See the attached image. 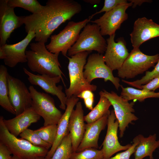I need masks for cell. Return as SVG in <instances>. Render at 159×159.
Returning <instances> with one entry per match:
<instances>
[{
	"instance_id": "obj_1",
	"label": "cell",
	"mask_w": 159,
	"mask_h": 159,
	"mask_svg": "<svg viewBox=\"0 0 159 159\" xmlns=\"http://www.w3.org/2000/svg\"><path fill=\"white\" fill-rule=\"evenodd\" d=\"M81 4L73 0H48L39 11L22 16L26 32H34L37 42L45 43L54 31L82 11Z\"/></svg>"
},
{
	"instance_id": "obj_2",
	"label": "cell",
	"mask_w": 159,
	"mask_h": 159,
	"mask_svg": "<svg viewBox=\"0 0 159 159\" xmlns=\"http://www.w3.org/2000/svg\"><path fill=\"white\" fill-rule=\"evenodd\" d=\"M45 43L37 42L30 44V50L26 51L28 67L31 71L40 74H46L51 77L59 76L64 86L58 60L59 54H53L46 48Z\"/></svg>"
},
{
	"instance_id": "obj_3",
	"label": "cell",
	"mask_w": 159,
	"mask_h": 159,
	"mask_svg": "<svg viewBox=\"0 0 159 159\" xmlns=\"http://www.w3.org/2000/svg\"><path fill=\"white\" fill-rule=\"evenodd\" d=\"M4 118L0 116V142L8 147L13 155L20 159H36L46 157L49 150L34 146L28 141L11 134L4 123Z\"/></svg>"
},
{
	"instance_id": "obj_4",
	"label": "cell",
	"mask_w": 159,
	"mask_h": 159,
	"mask_svg": "<svg viewBox=\"0 0 159 159\" xmlns=\"http://www.w3.org/2000/svg\"><path fill=\"white\" fill-rule=\"evenodd\" d=\"M91 52L84 51L75 55L67 57L69 61L68 66L70 85L66 89L65 94L67 98L77 96L82 91L88 90L95 91L97 86L88 82L85 79L83 69L86 63L87 58Z\"/></svg>"
},
{
	"instance_id": "obj_5",
	"label": "cell",
	"mask_w": 159,
	"mask_h": 159,
	"mask_svg": "<svg viewBox=\"0 0 159 159\" xmlns=\"http://www.w3.org/2000/svg\"><path fill=\"white\" fill-rule=\"evenodd\" d=\"M90 21L88 18L78 22H69L58 34L51 36L50 42L46 45V48L53 54H59L61 52L67 57L68 50L77 40L81 30Z\"/></svg>"
},
{
	"instance_id": "obj_6",
	"label": "cell",
	"mask_w": 159,
	"mask_h": 159,
	"mask_svg": "<svg viewBox=\"0 0 159 159\" xmlns=\"http://www.w3.org/2000/svg\"><path fill=\"white\" fill-rule=\"evenodd\" d=\"M107 46V42L102 35L99 26L94 23L87 24L77 41L68 50L67 54L71 56L81 52L93 50L102 54Z\"/></svg>"
},
{
	"instance_id": "obj_7",
	"label": "cell",
	"mask_w": 159,
	"mask_h": 159,
	"mask_svg": "<svg viewBox=\"0 0 159 159\" xmlns=\"http://www.w3.org/2000/svg\"><path fill=\"white\" fill-rule=\"evenodd\" d=\"M159 59V54L147 55L138 48H133L121 67L118 76L122 79H131L148 71L153 67Z\"/></svg>"
},
{
	"instance_id": "obj_8",
	"label": "cell",
	"mask_w": 159,
	"mask_h": 159,
	"mask_svg": "<svg viewBox=\"0 0 159 159\" xmlns=\"http://www.w3.org/2000/svg\"><path fill=\"white\" fill-rule=\"evenodd\" d=\"M28 89L32 100L31 107L43 118L44 126L57 125L62 114L56 107L53 98L47 93L38 91L33 86Z\"/></svg>"
},
{
	"instance_id": "obj_9",
	"label": "cell",
	"mask_w": 159,
	"mask_h": 159,
	"mask_svg": "<svg viewBox=\"0 0 159 159\" xmlns=\"http://www.w3.org/2000/svg\"><path fill=\"white\" fill-rule=\"evenodd\" d=\"M99 94L106 97L112 106L116 118L119 123V136L122 138L129 124L138 119L133 113L135 112L133 108L134 102H129L112 91L109 92L103 90L99 92Z\"/></svg>"
},
{
	"instance_id": "obj_10",
	"label": "cell",
	"mask_w": 159,
	"mask_h": 159,
	"mask_svg": "<svg viewBox=\"0 0 159 159\" xmlns=\"http://www.w3.org/2000/svg\"><path fill=\"white\" fill-rule=\"evenodd\" d=\"M84 69V77L89 83L95 79L102 78L105 82H111L117 90L120 87V79L114 76L113 71L105 64L102 54L97 53L90 55Z\"/></svg>"
},
{
	"instance_id": "obj_11",
	"label": "cell",
	"mask_w": 159,
	"mask_h": 159,
	"mask_svg": "<svg viewBox=\"0 0 159 159\" xmlns=\"http://www.w3.org/2000/svg\"><path fill=\"white\" fill-rule=\"evenodd\" d=\"M8 96L15 115L31 108L32 100L31 93L25 84L8 74L7 76Z\"/></svg>"
},
{
	"instance_id": "obj_12",
	"label": "cell",
	"mask_w": 159,
	"mask_h": 159,
	"mask_svg": "<svg viewBox=\"0 0 159 159\" xmlns=\"http://www.w3.org/2000/svg\"><path fill=\"white\" fill-rule=\"evenodd\" d=\"M132 4L130 2L120 4L111 10L105 12L99 18L90 22L97 24L100 28L102 35L110 36L115 34L121 24L128 18L126 11Z\"/></svg>"
},
{
	"instance_id": "obj_13",
	"label": "cell",
	"mask_w": 159,
	"mask_h": 159,
	"mask_svg": "<svg viewBox=\"0 0 159 159\" xmlns=\"http://www.w3.org/2000/svg\"><path fill=\"white\" fill-rule=\"evenodd\" d=\"M23 70L28 76V80L32 85L38 86L47 94L56 96L60 101L59 107L63 110H65L67 98L62 91V86L56 85L61 80L60 77H52L46 74H35L24 67Z\"/></svg>"
},
{
	"instance_id": "obj_14",
	"label": "cell",
	"mask_w": 159,
	"mask_h": 159,
	"mask_svg": "<svg viewBox=\"0 0 159 159\" xmlns=\"http://www.w3.org/2000/svg\"><path fill=\"white\" fill-rule=\"evenodd\" d=\"M35 33L31 31L21 41L17 43L5 44L0 46V59H3L5 64L11 68L19 63L27 62L26 49L31 40L35 37Z\"/></svg>"
},
{
	"instance_id": "obj_15",
	"label": "cell",
	"mask_w": 159,
	"mask_h": 159,
	"mask_svg": "<svg viewBox=\"0 0 159 159\" xmlns=\"http://www.w3.org/2000/svg\"><path fill=\"white\" fill-rule=\"evenodd\" d=\"M115 37L114 34L107 39V46L103 55L105 64L112 71L120 68L129 54L124 38L120 37L116 42Z\"/></svg>"
},
{
	"instance_id": "obj_16",
	"label": "cell",
	"mask_w": 159,
	"mask_h": 159,
	"mask_svg": "<svg viewBox=\"0 0 159 159\" xmlns=\"http://www.w3.org/2000/svg\"><path fill=\"white\" fill-rule=\"evenodd\" d=\"M7 1H0V46L6 44L12 32L23 24L22 16H16Z\"/></svg>"
},
{
	"instance_id": "obj_17",
	"label": "cell",
	"mask_w": 159,
	"mask_h": 159,
	"mask_svg": "<svg viewBox=\"0 0 159 159\" xmlns=\"http://www.w3.org/2000/svg\"><path fill=\"white\" fill-rule=\"evenodd\" d=\"M107 130L104 140L102 143V150L104 159H108L119 151L127 150L132 145L128 144L121 145L119 142L117 136L119 123L113 110L109 115L107 122Z\"/></svg>"
},
{
	"instance_id": "obj_18",
	"label": "cell",
	"mask_w": 159,
	"mask_h": 159,
	"mask_svg": "<svg viewBox=\"0 0 159 159\" xmlns=\"http://www.w3.org/2000/svg\"><path fill=\"white\" fill-rule=\"evenodd\" d=\"M130 35L133 48H139L145 42L159 37V24L145 17L138 18Z\"/></svg>"
},
{
	"instance_id": "obj_19",
	"label": "cell",
	"mask_w": 159,
	"mask_h": 159,
	"mask_svg": "<svg viewBox=\"0 0 159 159\" xmlns=\"http://www.w3.org/2000/svg\"><path fill=\"white\" fill-rule=\"evenodd\" d=\"M84 111L82 103L78 102L71 114L68 130L71 136L73 153L75 152L83 137L85 130Z\"/></svg>"
},
{
	"instance_id": "obj_20",
	"label": "cell",
	"mask_w": 159,
	"mask_h": 159,
	"mask_svg": "<svg viewBox=\"0 0 159 159\" xmlns=\"http://www.w3.org/2000/svg\"><path fill=\"white\" fill-rule=\"evenodd\" d=\"M110 111L97 121L85 125V130L83 139L76 152L86 149L98 148V140L101 131L107 124L108 117Z\"/></svg>"
},
{
	"instance_id": "obj_21",
	"label": "cell",
	"mask_w": 159,
	"mask_h": 159,
	"mask_svg": "<svg viewBox=\"0 0 159 159\" xmlns=\"http://www.w3.org/2000/svg\"><path fill=\"white\" fill-rule=\"evenodd\" d=\"M40 117L31 107L13 118H4L3 121L9 132L17 137L32 124L37 122Z\"/></svg>"
},
{
	"instance_id": "obj_22",
	"label": "cell",
	"mask_w": 159,
	"mask_h": 159,
	"mask_svg": "<svg viewBox=\"0 0 159 159\" xmlns=\"http://www.w3.org/2000/svg\"><path fill=\"white\" fill-rule=\"evenodd\" d=\"M79 100V98L74 95L67 98L65 112L57 124V130L55 140L45 157V159H50L51 158L63 139L69 132L68 125L70 117Z\"/></svg>"
},
{
	"instance_id": "obj_23",
	"label": "cell",
	"mask_w": 159,
	"mask_h": 159,
	"mask_svg": "<svg viewBox=\"0 0 159 159\" xmlns=\"http://www.w3.org/2000/svg\"><path fill=\"white\" fill-rule=\"evenodd\" d=\"M138 135L139 142L135 148L134 159H143L147 156L153 159V153L159 147V140H156V134L146 138L141 134Z\"/></svg>"
},
{
	"instance_id": "obj_24",
	"label": "cell",
	"mask_w": 159,
	"mask_h": 159,
	"mask_svg": "<svg viewBox=\"0 0 159 159\" xmlns=\"http://www.w3.org/2000/svg\"><path fill=\"white\" fill-rule=\"evenodd\" d=\"M9 73L4 65L0 66V105L9 112L15 115L14 110L11 105L8 96L7 76Z\"/></svg>"
},
{
	"instance_id": "obj_25",
	"label": "cell",
	"mask_w": 159,
	"mask_h": 159,
	"mask_svg": "<svg viewBox=\"0 0 159 159\" xmlns=\"http://www.w3.org/2000/svg\"><path fill=\"white\" fill-rule=\"evenodd\" d=\"M120 87L122 89L120 96L128 101L136 100L142 102L148 98H159V92L148 91L130 87H124L121 85Z\"/></svg>"
},
{
	"instance_id": "obj_26",
	"label": "cell",
	"mask_w": 159,
	"mask_h": 159,
	"mask_svg": "<svg viewBox=\"0 0 159 159\" xmlns=\"http://www.w3.org/2000/svg\"><path fill=\"white\" fill-rule=\"evenodd\" d=\"M100 95V100L97 104L89 113L84 116V120L87 123L97 121L110 111L109 108L112 105L110 102L105 97Z\"/></svg>"
},
{
	"instance_id": "obj_27",
	"label": "cell",
	"mask_w": 159,
	"mask_h": 159,
	"mask_svg": "<svg viewBox=\"0 0 159 159\" xmlns=\"http://www.w3.org/2000/svg\"><path fill=\"white\" fill-rule=\"evenodd\" d=\"M73 153L71 136L69 132L63 139L50 159H70Z\"/></svg>"
},
{
	"instance_id": "obj_28",
	"label": "cell",
	"mask_w": 159,
	"mask_h": 159,
	"mask_svg": "<svg viewBox=\"0 0 159 159\" xmlns=\"http://www.w3.org/2000/svg\"><path fill=\"white\" fill-rule=\"evenodd\" d=\"M7 4L11 7L22 8L35 14L39 11L44 7L37 0H7Z\"/></svg>"
},
{
	"instance_id": "obj_29",
	"label": "cell",
	"mask_w": 159,
	"mask_h": 159,
	"mask_svg": "<svg viewBox=\"0 0 159 159\" xmlns=\"http://www.w3.org/2000/svg\"><path fill=\"white\" fill-rule=\"evenodd\" d=\"M34 130L43 140L52 147L57 136V125L51 124L44 126Z\"/></svg>"
},
{
	"instance_id": "obj_30",
	"label": "cell",
	"mask_w": 159,
	"mask_h": 159,
	"mask_svg": "<svg viewBox=\"0 0 159 159\" xmlns=\"http://www.w3.org/2000/svg\"><path fill=\"white\" fill-rule=\"evenodd\" d=\"M21 138L25 139L34 146L42 147L48 150L52 146L43 140L34 130L27 128L19 135Z\"/></svg>"
},
{
	"instance_id": "obj_31",
	"label": "cell",
	"mask_w": 159,
	"mask_h": 159,
	"mask_svg": "<svg viewBox=\"0 0 159 159\" xmlns=\"http://www.w3.org/2000/svg\"><path fill=\"white\" fill-rule=\"evenodd\" d=\"M157 63L152 70L146 71L145 75L140 79L132 82L122 80V82L137 88L141 85L147 84L154 78L159 76V59Z\"/></svg>"
},
{
	"instance_id": "obj_32",
	"label": "cell",
	"mask_w": 159,
	"mask_h": 159,
	"mask_svg": "<svg viewBox=\"0 0 159 159\" xmlns=\"http://www.w3.org/2000/svg\"><path fill=\"white\" fill-rule=\"evenodd\" d=\"M70 159H104V157L101 149L91 148L73 153Z\"/></svg>"
},
{
	"instance_id": "obj_33",
	"label": "cell",
	"mask_w": 159,
	"mask_h": 159,
	"mask_svg": "<svg viewBox=\"0 0 159 159\" xmlns=\"http://www.w3.org/2000/svg\"><path fill=\"white\" fill-rule=\"evenodd\" d=\"M126 0H105L104 5L102 9L99 11L96 12L90 16L89 18L91 20L95 15L102 12H108L118 5L123 3H127Z\"/></svg>"
},
{
	"instance_id": "obj_34",
	"label": "cell",
	"mask_w": 159,
	"mask_h": 159,
	"mask_svg": "<svg viewBox=\"0 0 159 159\" xmlns=\"http://www.w3.org/2000/svg\"><path fill=\"white\" fill-rule=\"evenodd\" d=\"M138 142L139 138L137 135L133 140V144L127 150L108 159H130L131 155L135 152V147Z\"/></svg>"
},
{
	"instance_id": "obj_35",
	"label": "cell",
	"mask_w": 159,
	"mask_h": 159,
	"mask_svg": "<svg viewBox=\"0 0 159 159\" xmlns=\"http://www.w3.org/2000/svg\"><path fill=\"white\" fill-rule=\"evenodd\" d=\"M77 97L83 100L87 108L91 110H92L93 108L94 94L92 91L88 90H84L79 94Z\"/></svg>"
},
{
	"instance_id": "obj_36",
	"label": "cell",
	"mask_w": 159,
	"mask_h": 159,
	"mask_svg": "<svg viewBox=\"0 0 159 159\" xmlns=\"http://www.w3.org/2000/svg\"><path fill=\"white\" fill-rule=\"evenodd\" d=\"M159 88V76L154 78L147 84L140 86L137 88L148 91L154 92Z\"/></svg>"
},
{
	"instance_id": "obj_37",
	"label": "cell",
	"mask_w": 159,
	"mask_h": 159,
	"mask_svg": "<svg viewBox=\"0 0 159 159\" xmlns=\"http://www.w3.org/2000/svg\"><path fill=\"white\" fill-rule=\"evenodd\" d=\"M12 154L8 147L0 142V159H10Z\"/></svg>"
},
{
	"instance_id": "obj_38",
	"label": "cell",
	"mask_w": 159,
	"mask_h": 159,
	"mask_svg": "<svg viewBox=\"0 0 159 159\" xmlns=\"http://www.w3.org/2000/svg\"><path fill=\"white\" fill-rule=\"evenodd\" d=\"M129 1L132 4V6L133 8L135 7L137 5L141 6L143 3H150L152 1L151 0H130Z\"/></svg>"
},
{
	"instance_id": "obj_39",
	"label": "cell",
	"mask_w": 159,
	"mask_h": 159,
	"mask_svg": "<svg viewBox=\"0 0 159 159\" xmlns=\"http://www.w3.org/2000/svg\"><path fill=\"white\" fill-rule=\"evenodd\" d=\"M84 1L91 4L95 5L99 4L100 2V0H84Z\"/></svg>"
},
{
	"instance_id": "obj_40",
	"label": "cell",
	"mask_w": 159,
	"mask_h": 159,
	"mask_svg": "<svg viewBox=\"0 0 159 159\" xmlns=\"http://www.w3.org/2000/svg\"><path fill=\"white\" fill-rule=\"evenodd\" d=\"M10 159H20L15 156L13 155Z\"/></svg>"
},
{
	"instance_id": "obj_41",
	"label": "cell",
	"mask_w": 159,
	"mask_h": 159,
	"mask_svg": "<svg viewBox=\"0 0 159 159\" xmlns=\"http://www.w3.org/2000/svg\"><path fill=\"white\" fill-rule=\"evenodd\" d=\"M36 159H45V157H39L37 158Z\"/></svg>"
},
{
	"instance_id": "obj_42",
	"label": "cell",
	"mask_w": 159,
	"mask_h": 159,
	"mask_svg": "<svg viewBox=\"0 0 159 159\" xmlns=\"http://www.w3.org/2000/svg\"></svg>"
}]
</instances>
